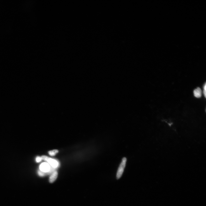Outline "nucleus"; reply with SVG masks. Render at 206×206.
I'll use <instances>...</instances> for the list:
<instances>
[{
  "label": "nucleus",
  "instance_id": "6e6552de",
  "mask_svg": "<svg viewBox=\"0 0 206 206\" xmlns=\"http://www.w3.org/2000/svg\"><path fill=\"white\" fill-rule=\"evenodd\" d=\"M42 160L41 157H39V156H38L37 157L36 159H35V160H36V161L37 162H41Z\"/></svg>",
  "mask_w": 206,
  "mask_h": 206
},
{
  "label": "nucleus",
  "instance_id": "20e7f679",
  "mask_svg": "<svg viewBox=\"0 0 206 206\" xmlns=\"http://www.w3.org/2000/svg\"><path fill=\"white\" fill-rule=\"evenodd\" d=\"M193 93L194 96L196 98H200L202 96V91L199 87H198L194 90Z\"/></svg>",
  "mask_w": 206,
  "mask_h": 206
},
{
  "label": "nucleus",
  "instance_id": "39448f33",
  "mask_svg": "<svg viewBox=\"0 0 206 206\" xmlns=\"http://www.w3.org/2000/svg\"><path fill=\"white\" fill-rule=\"evenodd\" d=\"M58 173L56 171L54 172L51 174L49 179L50 183H52L56 180L58 177Z\"/></svg>",
  "mask_w": 206,
  "mask_h": 206
},
{
  "label": "nucleus",
  "instance_id": "f03ea898",
  "mask_svg": "<svg viewBox=\"0 0 206 206\" xmlns=\"http://www.w3.org/2000/svg\"><path fill=\"white\" fill-rule=\"evenodd\" d=\"M42 160L48 162L51 166L54 168H57L59 165V162L55 160L52 159L45 155H42L41 157Z\"/></svg>",
  "mask_w": 206,
  "mask_h": 206
},
{
  "label": "nucleus",
  "instance_id": "423d86ee",
  "mask_svg": "<svg viewBox=\"0 0 206 206\" xmlns=\"http://www.w3.org/2000/svg\"><path fill=\"white\" fill-rule=\"evenodd\" d=\"M58 150H55L49 151L48 153L50 155L54 156L56 155V154L58 153Z\"/></svg>",
  "mask_w": 206,
  "mask_h": 206
},
{
  "label": "nucleus",
  "instance_id": "7ed1b4c3",
  "mask_svg": "<svg viewBox=\"0 0 206 206\" xmlns=\"http://www.w3.org/2000/svg\"><path fill=\"white\" fill-rule=\"evenodd\" d=\"M51 166L48 163H43L40 166L39 169L40 171L42 172H47L50 171Z\"/></svg>",
  "mask_w": 206,
  "mask_h": 206
},
{
  "label": "nucleus",
  "instance_id": "0eeeda50",
  "mask_svg": "<svg viewBox=\"0 0 206 206\" xmlns=\"http://www.w3.org/2000/svg\"><path fill=\"white\" fill-rule=\"evenodd\" d=\"M203 94H204V96L205 98H206V83H205V84L204 85V86H203Z\"/></svg>",
  "mask_w": 206,
  "mask_h": 206
},
{
  "label": "nucleus",
  "instance_id": "f257e3e1",
  "mask_svg": "<svg viewBox=\"0 0 206 206\" xmlns=\"http://www.w3.org/2000/svg\"><path fill=\"white\" fill-rule=\"evenodd\" d=\"M127 161L126 158L124 157L122 159L117 172L116 178L117 179H119L122 176L126 166Z\"/></svg>",
  "mask_w": 206,
  "mask_h": 206
}]
</instances>
